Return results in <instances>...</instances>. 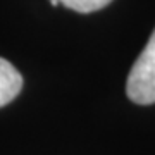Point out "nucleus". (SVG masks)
<instances>
[{
    "label": "nucleus",
    "mask_w": 155,
    "mask_h": 155,
    "mask_svg": "<svg viewBox=\"0 0 155 155\" xmlns=\"http://www.w3.org/2000/svg\"><path fill=\"white\" fill-rule=\"evenodd\" d=\"M126 95L138 105L155 104V29L129 71Z\"/></svg>",
    "instance_id": "nucleus-1"
},
{
    "label": "nucleus",
    "mask_w": 155,
    "mask_h": 155,
    "mask_svg": "<svg viewBox=\"0 0 155 155\" xmlns=\"http://www.w3.org/2000/svg\"><path fill=\"white\" fill-rule=\"evenodd\" d=\"M112 0H50V4L55 5H64L79 14H90V12L100 11L110 4Z\"/></svg>",
    "instance_id": "nucleus-3"
},
{
    "label": "nucleus",
    "mask_w": 155,
    "mask_h": 155,
    "mask_svg": "<svg viewBox=\"0 0 155 155\" xmlns=\"http://www.w3.org/2000/svg\"><path fill=\"white\" fill-rule=\"evenodd\" d=\"M22 90V76L7 59L0 57V107L9 105Z\"/></svg>",
    "instance_id": "nucleus-2"
}]
</instances>
